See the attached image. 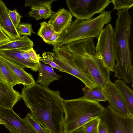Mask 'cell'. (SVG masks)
Instances as JSON below:
<instances>
[{
	"label": "cell",
	"instance_id": "cell-12",
	"mask_svg": "<svg viewBox=\"0 0 133 133\" xmlns=\"http://www.w3.org/2000/svg\"><path fill=\"white\" fill-rule=\"evenodd\" d=\"M21 98V94L15 90L13 87L0 80V106L12 109Z\"/></svg>",
	"mask_w": 133,
	"mask_h": 133
},
{
	"label": "cell",
	"instance_id": "cell-28",
	"mask_svg": "<svg viewBox=\"0 0 133 133\" xmlns=\"http://www.w3.org/2000/svg\"><path fill=\"white\" fill-rule=\"evenodd\" d=\"M111 2L114 5V9L117 11L123 9H128L133 6L132 0H111Z\"/></svg>",
	"mask_w": 133,
	"mask_h": 133
},
{
	"label": "cell",
	"instance_id": "cell-23",
	"mask_svg": "<svg viewBox=\"0 0 133 133\" xmlns=\"http://www.w3.org/2000/svg\"><path fill=\"white\" fill-rule=\"evenodd\" d=\"M40 27L38 31L37 34L47 43L49 39L55 32L52 26L45 22L40 23Z\"/></svg>",
	"mask_w": 133,
	"mask_h": 133
},
{
	"label": "cell",
	"instance_id": "cell-5",
	"mask_svg": "<svg viewBox=\"0 0 133 133\" xmlns=\"http://www.w3.org/2000/svg\"><path fill=\"white\" fill-rule=\"evenodd\" d=\"M111 13L110 11H104L94 18L76 19L60 33L54 47L82 39L94 37L98 39L104 25L110 22Z\"/></svg>",
	"mask_w": 133,
	"mask_h": 133
},
{
	"label": "cell",
	"instance_id": "cell-2",
	"mask_svg": "<svg viewBox=\"0 0 133 133\" xmlns=\"http://www.w3.org/2000/svg\"><path fill=\"white\" fill-rule=\"evenodd\" d=\"M118 18L114 29L113 45L116 64L115 77L126 83L132 82L133 68L129 46L132 18L128 9L117 11Z\"/></svg>",
	"mask_w": 133,
	"mask_h": 133
},
{
	"label": "cell",
	"instance_id": "cell-18",
	"mask_svg": "<svg viewBox=\"0 0 133 133\" xmlns=\"http://www.w3.org/2000/svg\"><path fill=\"white\" fill-rule=\"evenodd\" d=\"M33 42L27 36L0 45V50L18 49L27 50L34 46Z\"/></svg>",
	"mask_w": 133,
	"mask_h": 133
},
{
	"label": "cell",
	"instance_id": "cell-19",
	"mask_svg": "<svg viewBox=\"0 0 133 133\" xmlns=\"http://www.w3.org/2000/svg\"><path fill=\"white\" fill-rule=\"evenodd\" d=\"M56 1L51 0L46 2L32 6L28 14L37 21L42 19H45L50 17L53 13L51 9L52 3Z\"/></svg>",
	"mask_w": 133,
	"mask_h": 133
},
{
	"label": "cell",
	"instance_id": "cell-4",
	"mask_svg": "<svg viewBox=\"0 0 133 133\" xmlns=\"http://www.w3.org/2000/svg\"><path fill=\"white\" fill-rule=\"evenodd\" d=\"M63 104L64 133H71L90 120L100 118L105 109L99 102L87 99L82 97L64 99Z\"/></svg>",
	"mask_w": 133,
	"mask_h": 133
},
{
	"label": "cell",
	"instance_id": "cell-32",
	"mask_svg": "<svg viewBox=\"0 0 133 133\" xmlns=\"http://www.w3.org/2000/svg\"><path fill=\"white\" fill-rule=\"evenodd\" d=\"M51 0H28L25 1V6H30L49 2Z\"/></svg>",
	"mask_w": 133,
	"mask_h": 133
},
{
	"label": "cell",
	"instance_id": "cell-22",
	"mask_svg": "<svg viewBox=\"0 0 133 133\" xmlns=\"http://www.w3.org/2000/svg\"><path fill=\"white\" fill-rule=\"evenodd\" d=\"M0 68L6 82L13 87L21 84L20 80L13 71L4 62L0 59Z\"/></svg>",
	"mask_w": 133,
	"mask_h": 133
},
{
	"label": "cell",
	"instance_id": "cell-15",
	"mask_svg": "<svg viewBox=\"0 0 133 133\" xmlns=\"http://www.w3.org/2000/svg\"><path fill=\"white\" fill-rule=\"evenodd\" d=\"M48 23L53 27L55 32L61 33L71 22L70 12L64 8L53 12Z\"/></svg>",
	"mask_w": 133,
	"mask_h": 133
},
{
	"label": "cell",
	"instance_id": "cell-36",
	"mask_svg": "<svg viewBox=\"0 0 133 133\" xmlns=\"http://www.w3.org/2000/svg\"><path fill=\"white\" fill-rule=\"evenodd\" d=\"M28 51V50L25 51L23 52V56L24 58L27 61L30 62H33L31 60Z\"/></svg>",
	"mask_w": 133,
	"mask_h": 133
},
{
	"label": "cell",
	"instance_id": "cell-26",
	"mask_svg": "<svg viewBox=\"0 0 133 133\" xmlns=\"http://www.w3.org/2000/svg\"><path fill=\"white\" fill-rule=\"evenodd\" d=\"M100 122V118H96L85 123L83 126L85 133H98V125Z\"/></svg>",
	"mask_w": 133,
	"mask_h": 133
},
{
	"label": "cell",
	"instance_id": "cell-27",
	"mask_svg": "<svg viewBox=\"0 0 133 133\" xmlns=\"http://www.w3.org/2000/svg\"><path fill=\"white\" fill-rule=\"evenodd\" d=\"M54 52H43L42 54V58L40 59V61L46 64L49 65L52 68L58 69L61 72H64L59 66L54 62L53 61Z\"/></svg>",
	"mask_w": 133,
	"mask_h": 133
},
{
	"label": "cell",
	"instance_id": "cell-34",
	"mask_svg": "<svg viewBox=\"0 0 133 133\" xmlns=\"http://www.w3.org/2000/svg\"><path fill=\"white\" fill-rule=\"evenodd\" d=\"M10 41L9 37L0 28V45Z\"/></svg>",
	"mask_w": 133,
	"mask_h": 133
},
{
	"label": "cell",
	"instance_id": "cell-9",
	"mask_svg": "<svg viewBox=\"0 0 133 133\" xmlns=\"http://www.w3.org/2000/svg\"><path fill=\"white\" fill-rule=\"evenodd\" d=\"M0 121L10 133H37L24 119L21 118L12 109L0 106Z\"/></svg>",
	"mask_w": 133,
	"mask_h": 133
},
{
	"label": "cell",
	"instance_id": "cell-20",
	"mask_svg": "<svg viewBox=\"0 0 133 133\" xmlns=\"http://www.w3.org/2000/svg\"><path fill=\"white\" fill-rule=\"evenodd\" d=\"M0 59L13 71L19 79L21 84L24 86L31 85L36 83L32 76L26 72L23 68L10 62L1 56Z\"/></svg>",
	"mask_w": 133,
	"mask_h": 133
},
{
	"label": "cell",
	"instance_id": "cell-24",
	"mask_svg": "<svg viewBox=\"0 0 133 133\" xmlns=\"http://www.w3.org/2000/svg\"><path fill=\"white\" fill-rule=\"evenodd\" d=\"M52 50L57 56L62 59L68 62H73V57L72 54L64 45L54 47Z\"/></svg>",
	"mask_w": 133,
	"mask_h": 133
},
{
	"label": "cell",
	"instance_id": "cell-7",
	"mask_svg": "<svg viewBox=\"0 0 133 133\" xmlns=\"http://www.w3.org/2000/svg\"><path fill=\"white\" fill-rule=\"evenodd\" d=\"M111 0H67V6L76 19H88L94 15L104 11L111 2Z\"/></svg>",
	"mask_w": 133,
	"mask_h": 133
},
{
	"label": "cell",
	"instance_id": "cell-10",
	"mask_svg": "<svg viewBox=\"0 0 133 133\" xmlns=\"http://www.w3.org/2000/svg\"><path fill=\"white\" fill-rule=\"evenodd\" d=\"M102 90L109 105L114 111L120 115L133 118L114 83L109 81Z\"/></svg>",
	"mask_w": 133,
	"mask_h": 133
},
{
	"label": "cell",
	"instance_id": "cell-29",
	"mask_svg": "<svg viewBox=\"0 0 133 133\" xmlns=\"http://www.w3.org/2000/svg\"><path fill=\"white\" fill-rule=\"evenodd\" d=\"M16 29L20 36L22 35L30 36L32 34L36 33L33 30L31 24L29 23H20Z\"/></svg>",
	"mask_w": 133,
	"mask_h": 133
},
{
	"label": "cell",
	"instance_id": "cell-3",
	"mask_svg": "<svg viewBox=\"0 0 133 133\" xmlns=\"http://www.w3.org/2000/svg\"><path fill=\"white\" fill-rule=\"evenodd\" d=\"M72 54L73 62L102 89L110 81V72L96 55L93 38L82 39L64 45Z\"/></svg>",
	"mask_w": 133,
	"mask_h": 133
},
{
	"label": "cell",
	"instance_id": "cell-33",
	"mask_svg": "<svg viewBox=\"0 0 133 133\" xmlns=\"http://www.w3.org/2000/svg\"><path fill=\"white\" fill-rule=\"evenodd\" d=\"M61 33L55 32L49 39L47 44L54 45Z\"/></svg>",
	"mask_w": 133,
	"mask_h": 133
},
{
	"label": "cell",
	"instance_id": "cell-31",
	"mask_svg": "<svg viewBox=\"0 0 133 133\" xmlns=\"http://www.w3.org/2000/svg\"><path fill=\"white\" fill-rule=\"evenodd\" d=\"M28 52L31 61L33 62L38 63L40 61L41 57L39 54H37L33 47L28 50Z\"/></svg>",
	"mask_w": 133,
	"mask_h": 133
},
{
	"label": "cell",
	"instance_id": "cell-39",
	"mask_svg": "<svg viewBox=\"0 0 133 133\" xmlns=\"http://www.w3.org/2000/svg\"><path fill=\"white\" fill-rule=\"evenodd\" d=\"M2 122H1L0 121V124H2Z\"/></svg>",
	"mask_w": 133,
	"mask_h": 133
},
{
	"label": "cell",
	"instance_id": "cell-13",
	"mask_svg": "<svg viewBox=\"0 0 133 133\" xmlns=\"http://www.w3.org/2000/svg\"><path fill=\"white\" fill-rule=\"evenodd\" d=\"M25 51L18 49L0 50V56L23 68H28L34 71H37L39 63L30 62L26 60L23 55V53Z\"/></svg>",
	"mask_w": 133,
	"mask_h": 133
},
{
	"label": "cell",
	"instance_id": "cell-37",
	"mask_svg": "<svg viewBox=\"0 0 133 133\" xmlns=\"http://www.w3.org/2000/svg\"><path fill=\"white\" fill-rule=\"evenodd\" d=\"M71 133H85L83 126L75 130Z\"/></svg>",
	"mask_w": 133,
	"mask_h": 133
},
{
	"label": "cell",
	"instance_id": "cell-21",
	"mask_svg": "<svg viewBox=\"0 0 133 133\" xmlns=\"http://www.w3.org/2000/svg\"><path fill=\"white\" fill-rule=\"evenodd\" d=\"M82 91L84 93L82 97L86 99L99 102L107 101L102 89L97 85L93 88L85 86L82 88Z\"/></svg>",
	"mask_w": 133,
	"mask_h": 133
},
{
	"label": "cell",
	"instance_id": "cell-35",
	"mask_svg": "<svg viewBox=\"0 0 133 133\" xmlns=\"http://www.w3.org/2000/svg\"><path fill=\"white\" fill-rule=\"evenodd\" d=\"M98 133H108L101 121L98 125Z\"/></svg>",
	"mask_w": 133,
	"mask_h": 133
},
{
	"label": "cell",
	"instance_id": "cell-25",
	"mask_svg": "<svg viewBox=\"0 0 133 133\" xmlns=\"http://www.w3.org/2000/svg\"><path fill=\"white\" fill-rule=\"evenodd\" d=\"M24 119L32 127L37 133H47L45 129L36 121L30 112L27 114Z\"/></svg>",
	"mask_w": 133,
	"mask_h": 133
},
{
	"label": "cell",
	"instance_id": "cell-40",
	"mask_svg": "<svg viewBox=\"0 0 133 133\" xmlns=\"http://www.w3.org/2000/svg\"><path fill=\"white\" fill-rule=\"evenodd\" d=\"M0 29H1V28H0Z\"/></svg>",
	"mask_w": 133,
	"mask_h": 133
},
{
	"label": "cell",
	"instance_id": "cell-16",
	"mask_svg": "<svg viewBox=\"0 0 133 133\" xmlns=\"http://www.w3.org/2000/svg\"><path fill=\"white\" fill-rule=\"evenodd\" d=\"M38 75L36 83L48 87L53 81L58 80L60 76L56 74L51 67L39 62Z\"/></svg>",
	"mask_w": 133,
	"mask_h": 133
},
{
	"label": "cell",
	"instance_id": "cell-17",
	"mask_svg": "<svg viewBox=\"0 0 133 133\" xmlns=\"http://www.w3.org/2000/svg\"><path fill=\"white\" fill-rule=\"evenodd\" d=\"M114 85L119 93L126 107L130 113L133 116V91L126 84L125 82L120 79L114 81Z\"/></svg>",
	"mask_w": 133,
	"mask_h": 133
},
{
	"label": "cell",
	"instance_id": "cell-11",
	"mask_svg": "<svg viewBox=\"0 0 133 133\" xmlns=\"http://www.w3.org/2000/svg\"><path fill=\"white\" fill-rule=\"evenodd\" d=\"M53 61L57 64L64 72L71 75L82 81L85 86L89 88L95 87L97 85L91 78L73 62L66 61L57 56L54 52Z\"/></svg>",
	"mask_w": 133,
	"mask_h": 133
},
{
	"label": "cell",
	"instance_id": "cell-14",
	"mask_svg": "<svg viewBox=\"0 0 133 133\" xmlns=\"http://www.w3.org/2000/svg\"><path fill=\"white\" fill-rule=\"evenodd\" d=\"M8 11L4 3L0 0V28L10 40L13 41L21 36L10 18Z\"/></svg>",
	"mask_w": 133,
	"mask_h": 133
},
{
	"label": "cell",
	"instance_id": "cell-6",
	"mask_svg": "<svg viewBox=\"0 0 133 133\" xmlns=\"http://www.w3.org/2000/svg\"><path fill=\"white\" fill-rule=\"evenodd\" d=\"M113 37L114 29L109 23L101 32L95 47L97 57L110 72H114L115 65Z\"/></svg>",
	"mask_w": 133,
	"mask_h": 133
},
{
	"label": "cell",
	"instance_id": "cell-38",
	"mask_svg": "<svg viewBox=\"0 0 133 133\" xmlns=\"http://www.w3.org/2000/svg\"><path fill=\"white\" fill-rule=\"evenodd\" d=\"M0 80L6 82L5 78L0 68Z\"/></svg>",
	"mask_w": 133,
	"mask_h": 133
},
{
	"label": "cell",
	"instance_id": "cell-30",
	"mask_svg": "<svg viewBox=\"0 0 133 133\" xmlns=\"http://www.w3.org/2000/svg\"><path fill=\"white\" fill-rule=\"evenodd\" d=\"M10 18L15 27L16 28L20 23L21 19L22 16L15 9L8 11Z\"/></svg>",
	"mask_w": 133,
	"mask_h": 133
},
{
	"label": "cell",
	"instance_id": "cell-8",
	"mask_svg": "<svg viewBox=\"0 0 133 133\" xmlns=\"http://www.w3.org/2000/svg\"><path fill=\"white\" fill-rule=\"evenodd\" d=\"M100 118L108 133H133V118L117 114L109 105Z\"/></svg>",
	"mask_w": 133,
	"mask_h": 133
},
{
	"label": "cell",
	"instance_id": "cell-1",
	"mask_svg": "<svg viewBox=\"0 0 133 133\" xmlns=\"http://www.w3.org/2000/svg\"><path fill=\"white\" fill-rule=\"evenodd\" d=\"M21 98L47 133H64V99L59 90L37 84L24 86Z\"/></svg>",
	"mask_w": 133,
	"mask_h": 133
}]
</instances>
